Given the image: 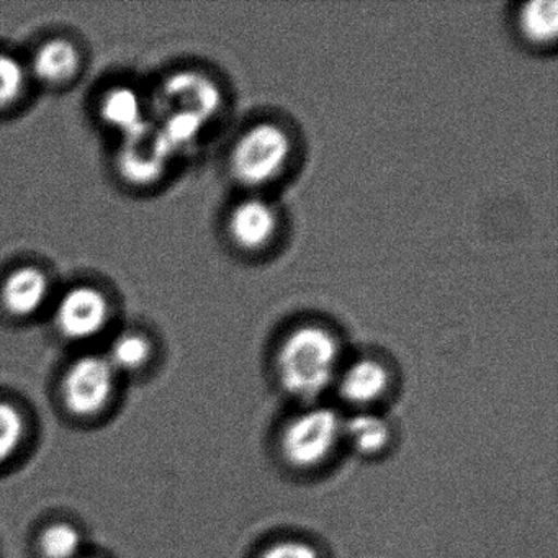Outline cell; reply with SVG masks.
Returning <instances> with one entry per match:
<instances>
[{
	"mask_svg": "<svg viewBox=\"0 0 558 558\" xmlns=\"http://www.w3.org/2000/svg\"><path fill=\"white\" fill-rule=\"evenodd\" d=\"M390 387V374L380 361L364 357L352 362L339 375V391L348 403L357 407L377 403Z\"/></svg>",
	"mask_w": 558,
	"mask_h": 558,
	"instance_id": "cell-10",
	"label": "cell"
},
{
	"mask_svg": "<svg viewBox=\"0 0 558 558\" xmlns=\"http://www.w3.org/2000/svg\"><path fill=\"white\" fill-rule=\"evenodd\" d=\"M83 545L81 529L63 519L48 522L37 535V550L41 558H81Z\"/></svg>",
	"mask_w": 558,
	"mask_h": 558,
	"instance_id": "cell-15",
	"label": "cell"
},
{
	"mask_svg": "<svg viewBox=\"0 0 558 558\" xmlns=\"http://www.w3.org/2000/svg\"><path fill=\"white\" fill-rule=\"evenodd\" d=\"M259 558H319L313 545L300 541H282L267 547Z\"/></svg>",
	"mask_w": 558,
	"mask_h": 558,
	"instance_id": "cell-19",
	"label": "cell"
},
{
	"mask_svg": "<svg viewBox=\"0 0 558 558\" xmlns=\"http://www.w3.org/2000/svg\"><path fill=\"white\" fill-rule=\"evenodd\" d=\"M100 117L123 136L145 125V107L142 97L132 87L117 86L107 90L100 100Z\"/></svg>",
	"mask_w": 558,
	"mask_h": 558,
	"instance_id": "cell-12",
	"label": "cell"
},
{
	"mask_svg": "<svg viewBox=\"0 0 558 558\" xmlns=\"http://www.w3.org/2000/svg\"><path fill=\"white\" fill-rule=\"evenodd\" d=\"M344 421L332 408H310L296 414L280 439L283 459L295 469H313L325 462L342 439Z\"/></svg>",
	"mask_w": 558,
	"mask_h": 558,
	"instance_id": "cell-4",
	"label": "cell"
},
{
	"mask_svg": "<svg viewBox=\"0 0 558 558\" xmlns=\"http://www.w3.org/2000/svg\"><path fill=\"white\" fill-rule=\"evenodd\" d=\"M27 73L21 61L0 51V109H8L24 94Z\"/></svg>",
	"mask_w": 558,
	"mask_h": 558,
	"instance_id": "cell-18",
	"label": "cell"
},
{
	"mask_svg": "<svg viewBox=\"0 0 558 558\" xmlns=\"http://www.w3.org/2000/svg\"><path fill=\"white\" fill-rule=\"evenodd\" d=\"M342 437L361 456H375L390 444L391 430L384 417L374 413H359L344 421Z\"/></svg>",
	"mask_w": 558,
	"mask_h": 558,
	"instance_id": "cell-14",
	"label": "cell"
},
{
	"mask_svg": "<svg viewBox=\"0 0 558 558\" xmlns=\"http://www.w3.org/2000/svg\"><path fill=\"white\" fill-rule=\"evenodd\" d=\"M279 211L264 198L250 197L238 202L228 217L231 241L247 253L269 247L279 233Z\"/></svg>",
	"mask_w": 558,
	"mask_h": 558,
	"instance_id": "cell-8",
	"label": "cell"
},
{
	"mask_svg": "<svg viewBox=\"0 0 558 558\" xmlns=\"http://www.w3.org/2000/svg\"><path fill=\"white\" fill-rule=\"evenodd\" d=\"M28 436V421L24 410L9 400H0V466L11 462Z\"/></svg>",
	"mask_w": 558,
	"mask_h": 558,
	"instance_id": "cell-17",
	"label": "cell"
},
{
	"mask_svg": "<svg viewBox=\"0 0 558 558\" xmlns=\"http://www.w3.org/2000/svg\"><path fill=\"white\" fill-rule=\"evenodd\" d=\"M116 368L106 355H81L64 371L60 398L76 420L89 421L109 410L117 391Z\"/></svg>",
	"mask_w": 558,
	"mask_h": 558,
	"instance_id": "cell-3",
	"label": "cell"
},
{
	"mask_svg": "<svg viewBox=\"0 0 558 558\" xmlns=\"http://www.w3.org/2000/svg\"><path fill=\"white\" fill-rule=\"evenodd\" d=\"M292 153V136L282 125L256 123L241 133L231 148V174L244 187H264L283 174Z\"/></svg>",
	"mask_w": 558,
	"mask_h": 558,
	"instance_id": "cell-2",
	"label": "cell"
},
{
	"mask_svg": "<svg viewBox=\"0 0 558 558\" xmlns=\"http://www.w3.org/2000/svg\"><path fill=\"white\" fill-rule=\"evenodd\" d=\"M106 357L117 374H136L151 361L153 345L140 332H123L113 339Z\"/></svg>",
	"mask_w": 558,
	"mask_h": 558,
	"instance_id": "cell-16",
	"label": "cell"
},
{
	"mask_svg": "<svg viewBox=\"0 0 558 558\" xmlns=\"http://www.w3.org/2000/svg\"><path fill=\"white\" fill-rule=\"evenodd\" d=\"M339 361L341 344L331 329L302 325L292 329L279 345L277 378L287 393L312 400L338 377Z\"/></svg>",
	"mask_w": 558,
	"mask_h": 558,
	"instance_id": "cell-1",
	"label": "cell"
},
{
	"mask_svg": "<svg viewBox=\"0 0 558 558\" xmlns=\"http://www.w3.org/2000/svg\"><path fill=\"white\" fill-rule=\"evenodd\" d=\"M110 319V303L96 287L68 290L54 310V325L68 341L84 342L102 335Z\"/></svg>",
	"mask_w": 558,
	"mask_h": 558,
	"instance_id": "cell-6",
	"label": "cell"
},
{
	"mask_svg": "<svg viewBox=\"0 0 558 558\" xmlns=\"http://www.w3.org/2000/svg\"><path fill=\"white\" fill-rule=\"evenodd\" d=\"M518 27L529 44L544 47L558 34V4L555 0H532L522 5Z\"/></svg>",
	"mask_w": 558,
	"mask_h": 558,
	"instance_id": "cell-13",
	"label": "cell"
},
{
	"mask_svg": "<svg viewBox=\"0 0 558 558\" xmlns=\"http://www.w3.org/2000/svg\"><path fill=\"white\" fill-rule=\"evenodd\" d=\"M171 158V149L162 140L158 126L146 122L135 132L123 136L117 168L130 184L149 185L165 174Z\"/></svg>",
	"mask_w": 558,
	"mask_h": 558,
	"instance_id": "cell-7",
	"label": "cell"
},
{
	"mask_svg": "<svg viewBox=\"0 0 558 558\" xmlns=\"http://www.w3.org/2000/svg\"><path fill=\"white\" fill-rule=\"evenodd\" d=\"M81 558H96V557H81Z\"/></svg>",
	"mask_w": 558,
	"mask_h": 558,
	"instance_id": "cell-20",
	"label": "cell"
},
{
	"mask_svg": "<svg viewBox=\"0 0 558 558\" xmlns=\"http://www.w3.org/2000/svg\"><path fill=\"white\" fill-rule=\"evenodd\" d=\"M220 104V90L214 81L194 71H181L162 83L155 107L159 119L184 116L207 125L208 120L217 116Z\"/></svg>",
	"mask_w": 558,
	"mask_h": 558,
	"instance_id": "cell-5",
	"label": "cell"
},
{
	"mask_svg": "<svg viewBox=\"0 0 558 558\" xmlns=\"http://www.w3.org/2000/svg\"><path fill=\"white\" fill-rule=\"evenodd\" d=\"M50 295V280L38 267L24 266L9 274L0 287V303L5 312L27 318L40 312Z\"/></svg>",
	"mask_w": 558,
	"mask_h": 558,
	"instance_id": "cell-9",
	"label": "cell"
},
{
	"mask_svg": "<svg viewBox=\"0 0 558 558\" xmlns=\"http://www.w3.org/2000/svg\"><path fill=\"white\" fill-rule=\"evenodd\" d=\"M35 76L41 83L58 86L76 76L81 68V54L76 45L64 38H54L38 48L32 61Z\"/></svg>",
	"mask_w": 558,
	"mask_h": 558,
	"instance_id": "cell-11",
	"label": "cell"
}]
</instances>
